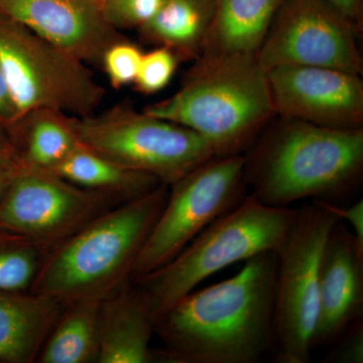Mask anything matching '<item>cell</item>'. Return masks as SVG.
Segmentation results:
<instances>
[{
  "label": "cell",
  "mask_w": 363,
  "mask_h": 363,
  "mask_svg": "<svg viewBox=\"0 0 363 363\" xmlns=\"http://www.w3.org/2000/svg\"><path fill=\"white\" fill-rule=\"evenodd\" d=\"M276 271V252H262L177 301L156 320L157 362L257 363L274 352Z\"/></svg>",
  "instance_id": "obj_1"
},
{
  "label": "cell",
  "mask_w": 363,
  "mask_h": 363,
  "mask_svg": "<svg viewBox=\"0 0 363 363\" xmlns=\"http://www.w3.org/2000/svg\"><path fill=\"white\" fill-rule=\"evenodd\" d=\"M245 154L250 194L271 207L336 203L362 181L363 130H333L281 118Z\"/></svg>",
  "instance_id": "obj_2"
},
{
  "label": "cell",
  "mask_w": 363,
  "mask_h": 363,
  "mask_svg": "<svg viewBox=\"0 0 363 363\" xmlns=\"http://www.w3.org/2000/svg\"><path fill=\"white\" fill-rule=\"evenodd\" d=\"M143 111L195 131L215 157L245 155L276 116L255 54L200 56L175 94Z\"/></svg>",
  "instance_id": "obj_3"
},
{
  "label": "cell",
  "mask_w": 363,
  "mask_h": 363,
  "mask_svg": "<svg viewBox=\"0 0 363 363\" xmlns=\"http://www.w3.org/2000/svg\"><path fill=\"white\" fill-rule=\"evenodd\" d=\"M168 193V186L161 184L88 222L45 255L30 292L66 304L104 300L130 284Z\"/></svg>",
  "instance_id": "obj_4"
},
{
  "label": "cell",
  "mask_w": 363,
  "mask_h": 363,
  "mask_svg": "<svg viewBox=\"0 0 363 363\" xmlns=\"http://www.w3.org/2000/svg\"><path fill=\"white\" fill-rule=\"evenodd\" d=\"M296 212L297 208L267 206L248 193L171 262L133 281L149 301L155 320L212 274L260 253L276 252Z\"/></svg>",
  "instance_id": "obj_5"
},
{
  "label": "cell",
  "mask_w": 363,
  "mask_h": 363,
  "mask_svg": "<svg viewBox=\"0 0 363 363\" xmlns=\"http://www.w3.org/2000/svg\"><path fill=\"white\" fill-rule=\"evenodd\" d=\"M0 68L18 117L40 108L85 117L106 95L85 63L2 14Z\"/></svg>",
  "instance_id": "obj_6"
},
{
  "label": "cell",
  "mask_w": 363,
  "mask_h": 363,
  "mask_svg": "<svg viewBox=\"0 0 363 363\" xmlns=\"http://www.w3.org/2000/svg\"><path fill=\"white\" fill-rule=\"evenodd\" d=\"M338 219L316 203L297 208L277 255L274 348L277 362L308 363L318 318L322 252Z\"/></svg>",
  "instance_id": "obj_7"
},
{
  "label": "cell",
  "mask_w": 363,
  "mask_h": 363,
  "mask_svg": "<svg viewBox=\"0 0 363 363\" xmlns=\"http://www.w3.org/2000/svg\"><path fill=\"white\" fill-rule=\"evenodd\" d=\"M76 130L85 147L168 187L215 157L195 131L123 104L76 117Z\"/></svg>",
  "instance_id": "obj_8"
},
{
  "label": "cell",
  "mask_w": 363,
  "mask_h": 363,
  "mask_svg": "<svg viewBox=\"0 0 363 363\" xmlns=\"http://www.w3.org/2000/svg\"><path fill=\"white\" fill-rule=\"evenodd\" d=\"M248 193L245 155L212 157L169 186L164 206L136 260L133 281L171 262Z\"/></svg>",
  "instance_id": "obj_9"
},
{
  "label": "cell",
  "mask_w": 363,
  "mask_h": 363,
  "mask_svg": "<svg viewBox=\"0 0 363 363\" xmlns=\"http://www.w3.org/2000/svg\"><path fill=\"white\" fill-rule=\"evenodd\" d=\"M123 202L74 185L54 172L21 166L0 200V228L26 238L47 255Z\"/></svg>",
  "instance_id": "obj_10"
},
{
  "label": "cell",
  "mask_w": 363,
  "mask_h": 363,
  "mask_svg": "<svg viewBox=\"0 0 363 363\" xmlns=\"http://www.w3.org/2000/svg\"><path fill=\"white\" fill-rule=\"evenodd\" d=\"M359 30L323 0H284L257 59L267 72L279 66H304L362 75Z\"/></svg>",
  "instance_id": "obj_11"
},
{
  "label": "cell",
  "mask_w": 363,
  "mask_h": 363,
  "mask_svg": "<svg viewBox=\"0 0 363 363\" xmlns=\"http://www.w3.org/2000/svg\"><path fill=\"white\" fill-rule=\"evenodd\" d=\"M276 114L333 128L359 130L363 81L357 74L322 67L279 66L267 71Z\"/></svg>",
  "instance_id": "obj_12"
},
{
  "label": "cell",
  "mask_w": 363,
  "mask_h": 363,
  "mask_svg": "<svg viewBox=\"0 0 363 363\" xmlns=\"http://www.w3.org/2000/svg\"><path fill=\"white\" fill-rule=\"evenodd\" d=\"M0 14L21 23L86 65L125 39L105 20L97 0H0Z\"/></svg>",
  "instance_id": "obj_13"
},
{
  "label": "cell",
  "mask_w": 363,
  "mask_h": 363,
  "mask_svg": "<svg viewBox=\"0 0 363 363\" xmlns=\"http://www.w3.org/2000/svg\"><path fill=\"white\" fill-rule=\"evenodd\" d=\"M360 320H363V252L350 229L338 220L322 252L313 350L331 345Z\"/></svg>",
  "instance_id": "obj_14"
},
{
  "label": "cell",
  "mask_w": 363,
  "mask_h": 363,
  "mask_svg": "<svg viewBox=\"0 0 363 363\" xmlns=\"http://www.w3.org/2000/svg\"><path fill=\"white\" fill-rule=\"evenodd\" d=\"M155 320L149 301L133 281L101 301L98 363H155Z\"/></svg>",
  "instance_id": "obj_15"
},
{
  "label": "cell",
  "mask_w": 363,
  "mask_h": 363,
  "mask_svg": "<svg viewBox=\"0 0 363 363\" xmlns=\"http://www.w3.org/2000/svg\"><path fill=\"white\" fill-rule=\"evenodd\" d=\"M64 306L30 291L0 292V362H37Z\"/></svg>",
  "instance_id": "obj_16"
},
{
  "label": "cell",
  "mask_w": 363,
  "mask_h": 363,
  "mask_svg": "<svg viewBox=\"0 0 363 363\" xmlns=\"http://www.w3.org/2000/svg\"><path fill=\"white\" fill-rule=\"evenodd\" d=\"M284 0H215L201 56L257 54Z\"/></svg>",
  "instance_id": "obj_17"
},
{
  "label": "cell",
  "mask_w": 363,
  "mask_h": 363,
  "mask_svg": "<svg viewBox=\"0 0 363 363\" xmlns=\"http://www.w3.org/2000/svg\"><path fill=\"white\" fill-rule=\"evenodd\" d=\"M11 130L18 161L26 168L52 171L81 143L76 117L57 109L26 112Z\"/></svg>",
  "instance_id": "obj_18"
},
{
  "label": "cell",
  "mask_w": 363,
  "mask_h": 363,
  "mask_svg": "<svg viewBox=\"0 0 363 363\" xmlns=\"http://www.w3.org/2000/svg\"><path fill=\"white\" fill-rule=\"evenodd\" d=\"M214 9L215 0H162L138 32L145 42L169 48L180 60L195 61L201 56Z\"/></svg>",
  "instance_id": "obj_19"
},
{
  "label": "cell",
  "mask_w": 363,
  "mask_h": 363,
  "mask_svg": "<svg viewBox=\"0 0 363 363\" xmlns=\"http://www.w3.org/2000/svg\"><path fill=\"white\" fill-rule=\"evenodd\" d=\"M52 172L79 187L116 196L123 201L145 194L162 184L155 177L125 168L82 143Z\"/></svg>",
  "instance_id": "obj_20"
},
{
  "label": "cell",
  "mask_w": 363,
  "mask_h": 363,
  "mask_svg": "<svg viewBox=\"0 0 363 363\" xmlns=\"http://www.w3.org/2000/svg\"><path fill=\"white\" fill-rule=\"evenodd\" d=\"M101 301L80 298L66 303L37 362L98 363Z\"/></svg>",
  "instance_id": "obj_21"
},
{
  "label": "cell",
  "mask_w": 363,
  "mask_h": 363,
  "mask_svg": "<svg viewBox=\"0 0 363 363\" xmlns=\"http://www.w3.org/2000/svg\"><path fill=\"white\" fill-rule=\"evenodd\" d=\"M45 255L30 241L0 228V292L30 291Z\"/></svg>",
  "instance_id": "obj_22"
},
{
  "label": "cell",
  "mask_w": 363,
  "mask_h": 363,
  "mask_svg": "<svg viewBox=\"0 0 363 363\" xmlns=\"http://www.w3.org/2000/svg\"><path fill=\"white\" fill-rule=\"evenodd\" d=\"M181 60L169 48L157 45L143 52L135 80V89L145 95L156 94L167 87L178 69Z\"/></svg>",
  "instance_id": "obj_23"
},
{
  "label": "cell",
  "mask_w": 363,
  "mask_h": 363,
  "mask_svg": "<svg viewBox=\"0 0 363 363\" xmlns=\"http://www.w3.org/2000/svg\"><path fill=\"white\" fill-rule=\"evenodd\" d=\"M143 52L128 38L111 45L104 52L101 67L114 89L133 84Z\"/></svg>",
  "instance_id": "obj_24"
},
{
  "label": "cell",
  "mask_w": 363,
  "mask_h": 363,
  "mask_svg": "<svg viewBox=\"0 0 363 363\" xmlns=\"http://www.w3.org/2000/svg\"><path fill=\"white\" fill-rule=\"evenodd\" d=\"M162 0H97L105 20L116 30H140L157 13Z\"/></svg>",
  "instance_id": "obj_25"
},
{
  "label": "cell",
  "mask_w": 363,
  "mask_h": 363,
  "mask_svg": "<svg viewBox=\"0 0 363 363\" xmlns=\"http://www.w3.org/2000/svg\"><path fill=\"white\" fill-rule=\"evenodd\" d=\"M331 345L333 348L325 357L323 362L362 363L363 320L353 324Z\"/></svg>",
  "instance_id": "obj_26"
},
{
  "label": "cell",
  "mask_w": 363,
  "mask_h": 363,
  "mask_svg": "<svg viewBox=\"0 0 363 363\" xmlns=\"http://www.w3.org/2000/svg\"><path fill=\"white\" fill-rule=\"evenodd\" d=\"M312 202L328 210L339 221L347 222L357 247L363 252V199L357 200L350 206H340L336 203L326 201Z\"/></svg>",
  "instance_id": "obj_27"
},
{
  "label": "cell",
  "mask_w": 363,
  "mask_h": 363,
  "mask_svg": "<svg viewBox=\"0 0 363 363\" xmlns=\"http://www.w3.org/2000/svg\"><path fill=\"white\" fill-rule=\"evenodd\" d=\"M18 118V114L11 90L7 85L4 72L0 68V123L11 126Z\"/></svg>",
  "instance_id": "obj_28"
},
{
  "label": "cell",
  "mask_w": 363,
  "mask_h": 363,
  "mask_svg": "<svg viewBox=\"0 0 363 363\" xmlns=\"http://www.w3.org/2000/svg\"><path fill=\"white\" fill-rule=\"evenodd\" d=\"M337 9L358 30L362 26L363 0H323Z\"/></svg>",
  "instance_id": "obj_29"
},
{
  "label": "cell",
  "mask_w": 363,
  "mask_h": 363,
  "mask_svg": "<svg viewBox=\"0 0 363 363\" xmlns=\"http://www.w3.org/2000/svg\"><path fill=\"white\" fill-rule=\"evenodd\" d=\"M20 162L11 126L0 123V162Z\"/></svg>",
  "instance_id": "obj_30"
},
{
  "label": "cell",
  "mask_w": 363,
  "mask_h": 363,
  "mask_svg": "<svg viewBox=\"0 0 363 363\" xmlns=\"http://www.w3.org/2000/svg\"><path fill=\"white\" fill-rule=\"evenodd\" d=\"M21 167L20 162H0V200L6 194L7 189Z\"/></svg>",
  "instance_id": "obj_31"
}]
</instances>
